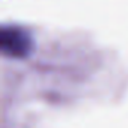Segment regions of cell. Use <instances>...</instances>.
<instances>
[{"label": "cell", "instance_id": "cell-1", "mask_svg": "<svg viewBox=\"0 0 128 128\" xmlns=\"http://www.w3.org/2000/svg\"><path fill=\"white\" fill-rule=\"evenodd\" d=\"M2 47L9 56H24L30 48L29 36L15 27L3 29L2 32Z\"/></svg>", "mask_w": 128, "mask_h": 128}]
</instances>
